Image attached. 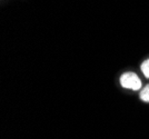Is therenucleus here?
Listing matches in <instances>:
<instances>
[{
	"instance_id": "nucleus-2",
	"label": "nucleus",
	"mask_w": 149,
	"mask_h": 139,
	"mask_svg": "<svg viewBox=\"0 0 149 139\" xmlns=\"http://www.w3.org/2000/svg\"><path fill=\"white\" fill-rule=\"evenodd\" d=\"M139 98L145 102H149V85H147L146 87H143L140 91V96Z\"/></svg>"
},
{
	"instance_id": "nucleus-3",
	"label": "nucleus",
	"mask_w": 149,
	"mask_h": 139,
	"mask_svg": "<svg viewBox=\"0 0 149 139\" xmlns=\"http://www.w3.org/2000/svg\"><path fill=\"white\" fill-rule=\"evenodd\" d=\"M141 71H143V76L146 78H149V59H146L141 63Z\"/></svg>"
},
{
	"instance_id": "nucleus-1",
	"label": "nucleus",
	"mask_w": 149,
	"mask_h": 139,
	"mask_svg": "<svg viewBox=\"0 0 149 139\" xmlns=\"http://www.w3.org/2000/svg\"><path fill=\"white\" fill-rule=\"evenodd\" d=\"M119 82H120L123 88L134 90V91L139 90L141 88V85H143L140 78L137 76L135 72H131V71L123 74L119 78Z\"/></svg>"
}]
</instances>
